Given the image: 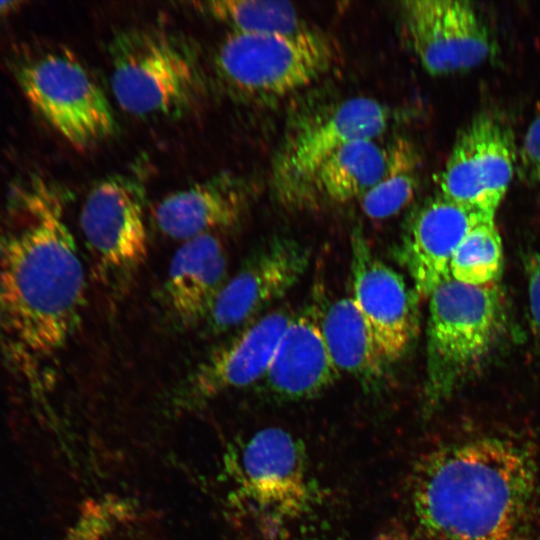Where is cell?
Instances as JSON below:
<instances>
[{
    "label": "cell",
    "mask_w": 540,
    "mask_h": 540,
    "mask_svg": "<svg viewBox=\"0 0 540 540\" xmlns=\"http://www.w3.org/2000/svg\"><path fill=\"white\" fill-rule=\"evenodd\" d=\"M108 53L112 93L130 115L180 117L204 96L201 52L179 32L154 26L127 28L114 35Z\"/></svg>",
    "instance_id": "obj_3"
},
{
    "label": "cell",
    "mask_w": 540,
    "mask_h": 540,
    "mask_svg": "<svg viewBox=\"0 0 540 540\" xmlns=\"http://www.w3.org/2000/svg\"><path fill=\"white\" fill-rule=\"evenodd\" d=\"M400 10L410 47L433 76L472 69L492 53L489 31L468 1L409 0Z\"/></svg>",
    "instance_id": "obj_11"
},
{
    "label": "cell",
    "mask_w": 540,
    "mask_h": 540,
    "mask_svg": "<svg viewBox=\"0 0 540 540\" xmlns=\"http://www.w3.org/2000/svg\"><path fill=\"white\" fill-rule=\"evenodd\" d=\"M536 540H540V514H539L538 532H537Z\"/></svg>",
    "instance_id": "obj_28"
},
{
    "label": "cell",
    "mask_w": 540,
    "mask_h": 540,
    "mask_svg": "<svg viewBox=\"0 0 540 540\" xmlns=\"http://www.w3.org/2000/svg\"><path fill=\"white\" fill-rule=\"evenodd\" d=\"M420 175L419 155L406 138H397L386 149L384 171L377 183L359 200L366 216L389 218L413 199Z\"/></svg>",
    "instance_id": "obj_21"
},
{
    "label": "cell",
    "mask_w": 540,
    "mask_h": 540,
    "mask_svg": "<svg viewBox=\"0 0 540 540\" xmlns=\"http://www.w3.org/2000/svg\"><path fill=\"white\" fill-rule=\"evenodd\" d=\"M424 409L444 403L488 354L504 324L496 284L448 279L429 296Z\"/></svg>",
    "instance_id": "obj_4"
},
{
    "label": "cell",
    "mask_w": 540,
    "mask_h": 540,
    "mask_svg": "<svg viewBox=\"0 0 540 540\" xmlns=\"http://www.w3.org/2000/svg\"><path fill=\"white\" fill-rule=\"evenodd\" d=\"M503 267V245L495 219L479 221L457 247L450 277L458 282L481 286L496 281Z\"/></svg>",
    "instance_id": "obj_23"
},
{
    "label": "cell",
    "mask_w": 540,
    "mask_h": 540,
    "mask_svg": "<svg viewBox=\"0 0 540 540\" xmlns=\"http://www.w3.org/2000/svg\"><path fill=\"white\" fill-rule=\"evenodd\" d=\"M293 317L285 309L274 310L218 346L183 382L178 400L186 405L204 402L264 378Z\"/></svg>",
    "instance_id": "obj_14"
},
{
    "label": "cell",
    "mask_w": 540,
    "mask_h": 540,
    "mask_svg": "<svg viewBox=\"0 0 540 540\" xmlns=\"http://www.w3.org/2000/svg\"><path fill=\"white\" fill-rule=\"evenodd\" d=\"M352 298L388 365L407 351L416 330L417 298L402 276L377 258L364 236L351 237Z\"/></svg>",
    "instance_id": "obj_12"
},
{
    "label": "cell",
    "mask_w": 540,
    "mask_h": 540,
    "mask_svg": "<svg viewBox=\"0 0 540 540\" xmlns=\"http://www.w3.org/2000/svg\"><path fill=\"white\" fill-rule=\"evenodd\" d=\"M63 199L35 183L0 226V349L28 376L78 328L86 274Z\"/></svg>",
    "instance_id": "obj_1"
},
{
    "label": "cell",
    "mask_w": 540,
    "mask_h": 540,
    "mask_svg": "<svg viewBox=\"0 0 540 540\" xmlns=\"http://www.w3.org/2000/svg\"><path fill=\"white\" fill-rule=\"evenodd\" d=\"M387 106L369 97H352L295 121L272 166L277 198L293 208L308 206V186L316 170L344 146L382 135L390 122Z\"/></svg>",
    "instance_id": "obj_9"
},
{
    "label": "cell",
    "mask_w": 540,
    "mask_h": 540,
    "mask_svg": "<svg viewBox=\"0 0 540 540\" xmlns=\"http://www.w3.org/2000/svg\"><path fill=\"white\" fill-rule=\"evenodd\" d=\"M13 73L32 107L74 147H90L115 132L105 93L69 51L23 52L13 61Z\"/></svg>",
    "instance_id": "obj_7"
},
{
    "label": "cell",
    "mask_w": 540,
    "mask_h": 540,
    "mask_svg": "<svg viewBox=\"0 0 540 540\" xmlns=\"http://www.w3.org/2000/svg\"><path fill=\"white\" fill-rule=\"evenodd\" d=\"M245 204L241 180L219 173L167 195L158 203L154 218L163 234L185 242L235 226Z\"/></svg>",
    "instance_id": "obj_18"
},
{
    "label": "cell",
    "mask_w": 540,
    "mask_h": 540,
    "mask_svg": "<svg viewBox=\"0 0 540 540\" xmlns=\"http://www.w3.org/2000/svg\"><path fill=\"white\" fill-rule=\"evenodd\" d=\"M236 468L240 497L268 535H286L318 502L305 448L284 429L270 427L252 435Z\"/></svg>",
    "instance_id": "obj_8"
},
{
    "label": "cell",
    "mask_w": 540,
    "mask_h": 540,
    "mask_svg": "<svg viewBox=\"0 0 540 540\" xmlns=\"http://www.w3.org/2000/svg\"><path fill=\"white\" fill-rule=\"evenodd\" d=\"M145 200L138 179L114 174L94 184L81 207L80 227L93 279L113 301L130 289L148 257Z\"/></svg>",
    "instance_id": "obj_6"
},
{
    "label": "cell",
    "mask_w": 540,
    "mask_h": 540,
    "mask_svg": "<svg viewBox=\"0 0 540 540\" xmlns=\"http://www.w3.org/2000/svg\"><path fill=\"white\" fill-rule=\"evenodd\" d=\"M22 2L19 1H0V23L19 9Z\"/></svg>",
    "instance_id": "obj_26"
},
{
    "label": "cell",
    "mask_w": 540,
    "mask_h": 540,
    "mask_svg": "<svg viewBox=\"0 0 540 540\" xmlns=\"http://www.w3.org/2000/svg\"><path fill=\"white\" fill-rule=\"evenodd\" d=\"M327 349L317 312L294 315L264 376L268 389L285 400L314 397L339 377Z\"/></svg>",
    "instance_id": "obj_17"
},
{
    "label": "cell",
    "mask_w": 540,
    "mask_h": 540,
    "mask_svg": "<svg viewBox=\"0 0 540 540\" xmlns=\"http://www.w3.org/2000/svg\"><path fill=\"white\" fill-rule=\"evenodd\" d=\"M309 260L308 248L287 238L256 251L223 287L204 321L208 331L226 333L262 312L300 280Z\"/></svg>",
    "instance_id": "obj_13"
},
{
    "label": "cell",
    "mask_w": 540,
    "mask_h": 540,
    "mask_svg": "<svg viewBox=\"0 0 540 540\" xmlns=\"http://www.w3.org/2000/svg\"><path fill=\"white\" fill-rule=\"evenodd\" d=\"M507 129L490 115L472 120L457 137L440 175V194L476 214L495 219L514 172Z\"/></svg>",
    "instance_id": "obj_10"
},
{
    "label": "cell",
    "mask_w": 540,
    "mask_h": 540,
    "mask_svg": "<svg viewBox=\"0 0 540 540\" xmlns=\"http://www.w3.org/2000/svg\"><path fill=\"white\" fill-rule=\"evenodd\" d=\"M484 218L440 193L411 218L397 249L417 300L429 298L450 279L452 257L466 234Z\"/></svg>",
    "instance_id": "obj_15"
},
{
    "label": "cell",
    "mask_w": 540,
    "mask_h": 540,
    "mask_svg": "<svg viewBox=\"0 0 540 540\" xmlns=\"http://www.w3.org/2000/svg\"><path fill=\"white\" fill-rule=\"evenodd\" d=\"M386 149L377 140L350 143L327 159L308 186V206L318 199L336 204L360 200L380 179Z\"/></svg>",
    "instance_id": "obj_19"
},
{
    "label": "cell",
    "mask_w": 540,
    "mask_h": 540,
    "mask_svg": "<svg viewBox=\"0 0 540 540\" xmlns=\"http://www.w3.org/2000/svg\"><path fill=\"white\" fill-rule=\"evenodd\" d=\"M379 540H420L417 538H414L406 533H391L385 536H382Z\"/></svg>",
    "instance_id": "obj_27"
},
{
    "label": "cell",
    "mask_w": 540,
    "mask_h": 540,
    "mask_svg": "<svg viewBox=\"0 0 540 540\" xmlns=\"http://www.w3.org/2000/svg\"><path fill=\"white\" fill-rule=\"evenodd\" d=\"M538 488L531 443L484 434L432 447L411 499L423 540H529Z\"/></svg>",
    "instance_id": "obj_2"
},
{
    "label": "cell",
    "mask_w": 540,
    "mask_h": 540,
    "mask_svg": "<svg viewBox=\"0 0 540 540\" xmlns=\"http://www.w3.org/2000/svg\"><path fill=\"white\" fill-rule=\"evenodd\" d=\"M227 281V254L216 233L183 242L170 262L163 288L172 319L181 327L204 322Z\"/></svg>",
    "instance_id": "obj_16"
},
{
    "label": "cell",
    "mask_w": 540,
    "mask_h": 540,
    "mask_svg": "<svg viewBox=\"0 0 540 540\" xmlns=\"http://www.w3.org/2000/svg\"><path fill=\"white\" fill-rule=\"evenodd\" d=\"M527 291L532 324L540 340V249L533 253L527 264Z\"/></svg>",
    "instance_id": "obj_24"
},
{
    "label": "cell",
    "mask_w": 540,
    "mask_h": 540,
    "mask_svg": "<svg viewBox=\"0 0 540 540\" xmlns=\"http://www.w3.org/2000/svg\"><path fill=\"white\" fill-rule=\"evenodd\" d=\"M522 156L527 168L540 179V113L534 118L525 133Z\"/></svg>",
    "instance_id": "obj_25"
},
{
    "label": "cell",
    "mask_w": 540,
    "mask_h": 540,
    "mask_svg": "<svg viewBox=\"0 0 540 540\" xmlns=\"http://www.w3.org/2000/svg\"><path fill=\"white\" fill-rule=\"evenodd\" d=\"M320 323L327 349L339 372H346L366 385H376L387 364L353 298L333 302Z\"/></svg>",
    "instance_id": "obj_20"
},
{
    "label": "cell",
    "mask_w": 540,
    "mask_h": 540,
    "mask_svg": "<svg viewBox=\"0 0 540 540\" xmlns=\"http://www.w3.org/2000/svg\"><path fill=\"white\" fill-rule=\"evenodd\" d=\"M195 8L240 33H292L308 28L286 1L218 0L194 3Z\"/></svg>",
    "instance_id": "obj_22"
},
{
    "label": "cell",
    "mask_w": 540,
    "mask_h": 540,
    "mask_svg": "<svg viewBox=\"0 0 540 540\" xmlns=\"http://www.w3.org/2000/svg\"><path fill=\"white\" fill-rule=\"evenodd\" d=\"M334 59L331 42L310 27L292 33L229 31L215 51L214 71L231 96L260 102L309 87Z\"/></svg>",
    "instance_id": "obj_5"
}]
</instances>
